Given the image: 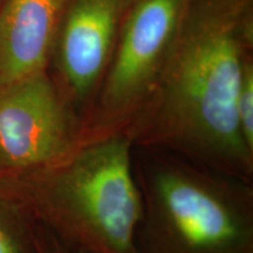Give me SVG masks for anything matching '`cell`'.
I'll use <instances>...</instances> for the list:
<instances>
[{"label":"cell","instance_id":"cell-3","mask_svg":"<svg viewBox=\"0 0 253 253\" xmlns=\"http://www.w3.org/2000/svg\"><path fill=\"white\" fill-rule=\"evenodd\" d=\"M140 253H253V182L134 147Z\"/></svg>","mask_w":253,"mask_h":253},{"label":"cell","instance_id":"cell-11","mask_svg":"<svg viewBox=\"0 0 253 253\" xmlns=\"http://www.w3.org/2000/svg\"><path fill=\"white\" fill-rule=\"evenodd\" d=\"M71 253H84V252H71Z\"/></svg>","mask_w":253,"mask_h":253},{"label":"cell","instance_id":"cell-8","mask_svg":"<svg viewBox=\"0 0 253 253\" xmlns=\"http://www.w3.org/2000/svg\"><path fill=\"white\" fill-rule=\"evenodd\" d=\"M0 253H38L36 219L0 183Z\"/></svg>","mask_w":253,"mask_h":253},{"label":"cell","instance_id":"cell-6","mask_svg":"<svg viewBox=\"0 0 253 253\" xmlns=\"http://www.w3.org/2000/svg\"><path fill=\"white\" fill-rule=\"evenodd\" d=\"M135 0H68L48 72L80 114L93 103L123 21Z\"/></svg>","mask_w":253,"mask_h":253},{"label":"cell","instance_id":"cell-10","mask_svg":"<svg viewBox=\"0 0 253 253\" xmlns=\"http://www.w3.org/2000/svg\"><path fill=\"white\" fill-rule=\"evenodd\" d=\"M36 244L38 253H71L45 225L36 220Z\"/></svg>","mask_w":253,"mask_h":253},{"label":"cell","instance_id":"cell-9","mask_svg":"<svg viewBox=\"0 0 253 253\" xmlns=\"http://www.w3.org/2000/svg\"><path fill=\"white\" fill-rule=\"evenodd\" d=\"M237 119L243 141L253 154V58L246 62L237 99Z\"/></svg>","mask_w":253,"mask_h":253},{"label":"cell","instance_id":"cell-7","mask_svg":"<svg viewBox=\"0 0 253 253\" xmlns=\"http://www.w3.org/2000/svg\"><path fill=\"white\" fill-rule=\"evenodd\" d=\"M68 0H2L0 88L48 69Z\"/></svg>","mask_w":253,"mask_h":253},{"label":"cell","instance_id":"cell-12","mask_svg":"<svg viewBox=\"0 0 253 253\" xmlns=\"http://www.w3.org/2000/svg\"><path fill=\"white\" fill-rule=\"evenodd\" d=\"M1 1H2V0H0V4H1Z\"/></svg>","mask_w":253,"mask_h":253},{"label":"cell","instance_id":"cell-1","mask_svg":"<svg viewBox=\"0 0 253 253\" xmlns=\"http://www.w3.org/2000/svg\"><path fill=\"white\" fill-rule=\"evenodd\" d=\"M253 58V0H188L156 87L128 132L134 147L253 182L237 99Z\"/></svg>","mask_w":253,"mask_h":253},{"label":"cell","instance_id":"cell-4","mask_svg":"<svg viewBox=\"0 0 253 253\" xmlns=\"http://www.w3.org/2000/svg\"><path fill=\"white\" fill-rule=\"evenodd\" d=\"M188 0H135L123 21L80 143L128 131L153 94Z\"/></svg>","mask_w":253,"mask_h":253},{"label":"cell","instance_id":"cell-5","mask_svg":"<svg viewBox=\"0 0 253 253\" xmlns=\"http://www.w3.org/2000/svg\"><path fill=\"white\" fill-rule=\"evenodd\" d=\"M82 119L50 73L0 88V179L52 166L80 144Z\"/></svg>","mask_w":253,"mask_h":253},{"label":"cell","instance_id":"cell-2","mask_svg":"<svg viewBox=\"0 0 253 253\" xmlns=\"http://www.w3.org/2000/svg\"><path fill=\"white\" fill-rule=\"evenodd\" d=\"M131 135L80 143L52 166L0 183L71 252L140 253L142 196Z\"/></svg>","mask_w":253,"mask_h":253}]
</instances>
